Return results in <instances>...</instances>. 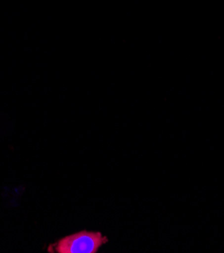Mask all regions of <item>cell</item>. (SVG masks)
Wrapping results in <instances>:
<instances>
[{"label": "cell", "instance_id": "1", "mask_svg": "<svg viewBox=\"0 0 224 253\" xmlns=\"http://www.w3.org/2000/svg\"><path fill=\"white\" fill-rule=\"evenodd\" d=\"M101 232L82 230L49 244L48 253H97L108 242Z\"/></svg>", "mask_w": 224, "mask_h": 253}]
</instances>
